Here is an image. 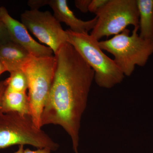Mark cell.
<instances>
[{
    "instance_id": "obj_14",
    "label": "cell",
    "mask_w": 153,
    "mask_h": 153,
    "mask_svg": "<svg viewBox=\"0 0 153 153\" xmlns=\"http://www.w3.org/2000/svg\"><path fill=\"white\" fill-rule=\"evenodd\" d=\"M109 0H91L88 11L96 14L108 3Z\"/></svg>"
},
{
    "instance_id": "obj_2",
    "label": "cell",
    "mask_w": 153,
    "mask_h": 153,
    "mask_svg": "<svg viewBox=\"0 0 153 153\" xmlns=\"http://www.w3.org/2000/svg\"><path fill=\"white\" fill-rule=\"evenodd\" d=\"M67 42L75 48L93 69L94 80L100 87L109 89L120 84L124 74L114 60L108 57L99 45V41L88 33H74L66 30Z\"/></svg>"
},
{
    "instance_id": "obj_17",
    "label": "cell",
    "mask_w": 153,
    "mask_h": 153,
    "mask_svg": "<svg viewBox=\"0 0 153 153\" xmlns=\"http://www.w3.org/2000/svg\"><path fill=\"white\" fill-rule=\"evenodd\" d=\"M48 1L49 0H30L27 4L31 10H38L41 7L48 5Z\"/></svg>"
},
{
    "instance_id": "obj_18",
    "label": "cell",
    "mask_w": 153,
    "mask_h": 153,
    "mask_svg": "<svg viewBox=\"0 0 153 153\" xmlns=\"http://www.w3.org/2000/svg\"><path fill=\"white\" fill-rule=\"evenodd\" d=\"M51 150L48 148H43V149H38L36 151H32L30 149H27L25 150L23 153H50Z\"/></svg>"
},
{
    "instance_id": "obj_16",
    "label": "cell",
    "mask_w": 153,
    "mask_h": 153,
    "mask_svg": "<svg viewBox=\"0 0 153 153\" xmlns=\"http://www.w3.org/2000/svg\"><path fill=\"white\" fill-rule=\"evenodd\" d=\"M91 0H76L74 1L75 6L82 13H86L88 11Z\"/></svg>"
},
{
    "instance_id": "obj_9",
    "label": "cell",
    "mask_w": 153,
    "mask_h": 153,
    "mask_svg": "<svg viewBox=\"0 0 153 153\" xmlns=\"http://www.w3.org/2000/svg\"><path fill=\"white\" fill-rule=\"evenodd\" d=\"M48 5L54 12V16L59 22L65 23L69 30L74 33H88L93 30L97 21V17L84 21L76 18L68 7L66 0H49Z\"/></svg>"
},
{
    "instance_id": "obj_1",
    "label": "cell",
    "mask_w": 153,
    "mask_h": 153,
    "mask_svg": "<svg viewBox=\"0 0 153 153\" xmlns=\"http://www.w3.org/2000/svg\"><path fill=\"white\" fill-rule=\"evenodd\" d=\"M57 66L52 88L43 109L41 126H61L79 153V130L94 72L73 46L63 44L55 55Z\"/></svg>"
},
{
    "instance_id": "obj_4",
    "label": "cell",
    "mask_w": 153,
    "mask_h": 153,
    "mask_svg": "<svg viewBox=\"0 0 153 153\" xmlns=\"http://www.w3.org/2000/svg\"><path fill=\"white\" fill-rule=\"evenodd\" d=\"M58 149L59 145L33 122L30 115L0 112V150L15 145Z\"/></svg>"
},
{
    "instance_id": "obj_19",
    "label": "cell",
    "mask_w": 153,
    "mask_h": 153,
    "mask_svg": "<svg viewBox=\"0 0 153 153\" xmlns=\"http://www.w3.org/2000/svg\"><path fill=\"white\" fill-rule=\"evenodd\" d=\"M6 88L4 81L0 82V104H1L3 95H4L5 91Z\"/></svg>"
},
{
    "instance_id": "obj_3",
    "label": "cell",
    "mask_w": 153,
    "mask_h": 153,
    "mask_svg": "<svg viewBox=\"0 0 153 153\" xmlns=\"http://www.w3.org/2000/svg\"><path fill=\"white\" fill-rule=\"evenodd\" d=\"M139 29V26L134 27L131 35L126 29L111 39L99 41L102 50L114 56L115 63L125 76H131L136 66H145L153 54V41L141 38Z\"/></svg>"
},
{
    "instance_id": "obj_11",
    "label": "cell",
    "mask_w": 153,
    "mask_h": 153,
    "mask_svg": "<svg viewBox=\"0 0 153 153\" xmlns=\"http://www.w3.org/2000/svg\"><path fill=\"white\" fill-rule=\"evenodd\" d=\"M0 112H16L30 115V104L26 92L13 91L6 88L0 104Z\"/></svg>"
},
{
    "instance_id": "obj_21",
    "label": "cell",
    "mask_w": 153,
    "mask_h": 153,
    "mask_svg": "<svg viewBox=\"0 0 153 153\" xmlns=\"http://www.w3.org/2000/svg\"><path fill=\"white\" fill-rule=\"evenodd\" d=\"M24 150H25V149H24V146L21 145V146H19V149L16 152L14 153H23Z\"/></svg>"
},
{
    "instance_id": "obj_20",
    "label": "cell",
    "mask_w": 153,
    "mask_h": 153,
    "mask_svg": "<svg viewBox=\"0 0 153 153\" xmlns=\"http://www.w3.org/2000/svg\"><path fill=\"white\" fill-rule=\"evenodd\" d=\"M6 71H7V69L0 60V76H1V74Z\"/></svg>"
},
{
    "instance_id": "obj_15",
    "label": "cell",
    "mask_w": 153,
    "mask_h": 153,
    "mask_svg": "<svg viewBox=\"0 0 153 153\" xmlns=\"http://www.w3.org/2000/svg\"><path fill=\"white\" fill-rule=\"evenodd\" d=\"M12 41L4 24L0 19V47Z\"/></svg>"
},
{
    "instance_id": "obj_10",
    "label": "cell",
    "mask_w": 153,
    "mask_h": 153,
    "mask_svg": "<svg viewBox=\"0 0 153 153\" xmlns=\"http://www.w3.org/2000/svg\"><path fill=\"white\" fill-rule=\"evenodd\" d=\"M33 56L25 48L12 41L0 47V60L10 73L22 70Z\"/></svg>"
},
{
    "instance_id": "obj_12",
    "label": "cell",
    "mask_w": 153,
    "mask_h": 153,
    "mask_svg": "<svg viewBox=\"0 0 153 153\" xmlns=\"http://www.w3.org/2000/svg\"><path fill=\"white\" fill-rule=\"evenodd\" d=\"M139 14V36L153 41V0H137Z\"/></svg>"
},
{
    "instance_id": "obj_8",
    "label": "cell",
    "mask_w": 153,
    "mask_h": 153,
    "mask_svg": "<svg viewBox=\"0 0 153 153\" xmlns=\"http://www.w3.org/2000/svg\"><path fill=\"white\" fill-rule=\"evenodd\" d=\"M0 19L4 24L11 41L25 48L32 56L44 57L53 55L54 52L51 48L35 41L22 22L12 18L4 7H0Z\"/></svg>"
},
{
    "instance_id": "obj_13",
    "label": "cell",
    "mask_w": 153,
    "mask_h": 153,
    "mask_svg": "<svg viewBox=\"0 0 153 153\" xmlns=\"http://www.w3.org/2000/svg\"><path fill=\"white\" fill-rule=\"evenodd\" d=\"M4 81L6 89L9 90L26 92L28 88L27 78L22 70L10 72V76Z\"/></svg>"
},
{
    "instance_id": "obj_5",
    "label": "cell",
    "mask_w": 153,
    "mask_h": 153,
    "mask_svg": "<svg viewBox=\"0 0 153 153\" xmlns=\"http://www.w3.org/2000/svg\"><path fill=\"white\" fill-rule=\"evenodd\" d=\"M56 66L55 55L33 56L22 69L27 78L30 117L39 128H41V115L52 88Z\"/></svg>"
},
{
    "instance_id": "obj_7",
    "label": "cell",
    "mask_w": 153,
    "mask_h": 153,
    "mask_svg": "<svg viewBox=\"0 0 153 153\" xmlns=\"http://www.w3.org/2000/svg\"><path fill=\"white\" fill-rule=\"evenodd\" d=\"M22 23L42 43L51 48L55 55L67 42L66 30L49 11L30 10L21 15Z\"/></svg>"
},
{
    "instance_id": "obj_6",
    "label": "cell",
    "mask_w": 153,
    "mask_h": 153,
    "mask_svg": "<svg viewBox=\"0 0 153 153\" xmlns=\"http://www.w3.org/2000/svg\"><path fill=\"white\" fill-rule=\"evenodd\" d=\"M96 15L97 21L90 35L98 41L120 34L129 25L139 26L137 0H109Z\"/></svg>"
}]
</instances>
